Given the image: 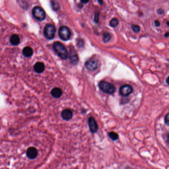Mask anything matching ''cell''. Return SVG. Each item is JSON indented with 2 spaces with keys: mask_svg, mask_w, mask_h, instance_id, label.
<instances>
[{
  "mask_svg": "<svg viewBox=\"0 0 169 169\" xmlns=\"http://www.w3.org/2000/svg\"><path fill=\"white\" fill-rule=\"evenodd\" d=\"M54 50L59 56V57L63 60L68 59L69 54L68 50L65 46L60 42H55L53 45Z\"/></svg>",
  "mask_w": 169,
  "mask_h": 169,
  "instance_id": "cell-1",
  "label": "cell"
},
{
  "mask_svg": "<svg viewBox=\"0 0 169 169\" xmlns=\"http://www.w3.org/2000/svg\"><path fill=\"white\" fill-rule=\"evenodd\" d=\"M99 87L103 92L111 94L115 92V87L111 83L106 81H101L99 83Z\"/></svg>",
  "mask_w": 169,
  "mask_h": 169,
  "instance_id": "cell-2",
  "label": "cell"
},
{
  "mask_svg": "<svg viewBox=\"0 0 169 169\" xmlns=\"http://www.w3.org/2000/svg\"><path fill=\"white\" fill-rule=\"evenodd\" d=\"M56 29L53 24H47L44 29V34L46 38L51 40L55 37Z\"/></svg>",
  "mask_w": 169,
  "mask_h": 169,
  "instance_id": "cell-3",
  "label": "cell"
},
{
  "mask_svg": "<svg viewBox=\"0 0 169 169\" xmlns=\"http://www.w3.org/2000/svg\"><path fill=\"white\" fill-rule=\"evenodd\" d=\"M59 35L62 40L63 41H68L71 37V32L67 26H62L60 27L59 30Z\"/></svg>",
  "mask_w": 169,
  "mask_h": 169,
  "instance_id": "cell-4",
  "label": "cell"
},
{
  "mask_svg": "<svg viewBox=\"0 0 169 169\" xmlns=\"http://www.w3.org/2000/svg\"><path fill=\"white\" fill-rule=\"evenodd\" d=\"M32 12L34 18L39 21H42L45 19L46 14L42 8L36 6L33 9Z\"/></svg>",
  "mask_w": 169,
  "mask_h": 169,
  "instance_id": "cell-5",
  "label": "cell"
},
{
  "mask_svg": "<svg viewBox=\"0 0 169 169\" xmlns=\"http://www.w3.org/2000/svg\"><path fill=\"white\" fill-rule=\"evenodd\" d=\"M133 92V88L130 85H124L120 88L119 92L122 96L126 97Z\"/></svg>",
  "mask_w": 169,
  "mask_h": 169,
  "instance_id": "cell-6",
  "label": "cell"
},
{
  "mask_svg": "<svg viewBox=\"0 0 169 169\" xmlns=\"http://www.w3.org/2000/svg\"><path fill=\"white\" fill-rule=\"evenodd\" d=\"M85 66L89 71H93L98 68V63L94 60H89L85 63Z\"/></svg>",
  "mask_w": 169,
  "mask_h": 169,
  "instance_id": "cell-7",
  "label": "cell"
},
{
  "mask_svg": "<svg viewBox=\"0 0 169 169\" xmlns=\"http://www.w3.org/2000/svg\"><path fill=\"white\" fill-rule=\"evenodd\" d=\"M88 125H89L90 131L92 133H95L98 130V126L97 124L96 121L93 118L90 117L89 118Z\"/></svg>",
  "mask_w": 169,
  "mask_h": 169,
  "instance_id": "cell-8",
  "label": "cell"
},
{
  "mask_svg": "<svg viewBox=\"0 0 169 169\" xmlns=\"http://www.w3.org/2000/svg\"><path fill=\"white\" fill-rule=\"evenodd\" d=\"M38 154L37 150L33 147H30L28 148L26 151V155L30 159H34L36 158Z\"/></svg>",
  "mask_w": 169,
  "mask_h": 169,
  "instance_id": "cell-9",
  "label": "cell"
},
{
  "mask_svg": "<svg viewBox=\"0 0 169 169\" xmlns=\"http://www.w3.org/2000/svg\"><path fill=\"white\" fill-rule=\"evenodd\" d=\"M61 116L63 120L66 121H69L73 117V112L70 109H65L62 112Z\"/></svg>",
  "mask_w": 169,
  "mask_h": 169,
  "instance_id": "cell-10",
  "label": "cell"
},
{
  "mask_svg": "<svg viewBox=\"0 0 169 169\" xmlns=\"http://www.w3.org/2000/svg\"><path fill=\"white\" fill-rule=\"evenodd\" d=\"M69 59L71 63L73 64H76L78 62V58L77 54L74 49H71L69 54Z\"/></svg>",
  "mask_w": 169,
  "mask_h": 169,
  "instance_id": "cell-11",
  "label": "cell"
},
{
  "mask_svg": "<svg viewBox=\"0 0 169 169\" xmlns=\"http://www.w3.org/2000/svg\"><path fill=\"white\" fill-rule=\"evenodd\" d=\"M45 69V66L42 62H37L34 66V69L35 72L38 73H43Z\"/></svg>",
  "mask_w": 169,
  "mask_h": 169,
  "instance_id": "cell-12",
  "label": "cell"
},
{
  "mask_svg": "<svg viewBox=\"0 0 169 169\" xmlns=\"http://www.w3.org/2000/svg\"><path fill=\"white\" fill-rule=\"evenodd\" d=\"M62 93H63L62 90H61V88L59 87L54 88L52 90L51 92L52 96L54 98H58L61 96L62 95Z\"/></svg>",
  "mask_w": 169,
  "mask_h": 169,
  "instance_id": "cell-13",
  "label": "cell"
},
{
  "mask_svg": "<svg viewBox=\"0 0 169 169\" xmlns=\"http://www.w3.org/2000/svg\"><path fill=\"white\" fill-rule=\"evenodd\" d=\"M10 42L13 45H18L20 42V38L17 34L13 35L10 38Z\"/></svg>",
  "mask_w": 169,
  "mask_h": 169,
  "instance_id": "cell-14",
  "label": "cell"
},
{
  "mask_svg": "<svg viewBox=\"0 0 169 169\" xmlns=\"http://www.w3.org/2000/svg\"><path fill=\"white\" fill-rule=\"evenodd\" d=\"M22 53L25 57H30L33 54V50L30 47H26L23 49Z\"/></svg>",
  "mask_w": 169,
  "mask_h": 169,
  "instance_id": "cell-15",
  "label": "cell"
},
{
  "mask_svg": "<svg viewBox=\"0 0 169 169\" xmlns=\"http://www.w3.org/2000/svg\"><path fill=\"white\" fill-rule=\"evenodd\" d=\"M111 39V35L110 33L108 32H105L103 34V40L104 42L105 43H107Z\"/></svg>",
  "mask_w": 169,
  "mask_h": 169,
  "instance_id": "cell-16",
  "label": "cell"
},
{
  "mask_svg": "<svg viewBox=\"0 0 169 169\" xmlns=\"http://www.w3.org/2000/svg\"><path fill=\"white\" fill-rule=\"evenodd\" d=\"M118 24H119V20L116 18H114L111 19V20L110 22V26L113 28L116 27Z\"/></svg>",
  "mask_w": 169,
  "mask_h": 169,
  "instance_id": "cell-17",
  "label": "cell"
},
{
  "mask_svg": "<svg viewBox=\"0 0 169 169\" xmlns=\"http://www.w3.org/2000/svg\"><path fill=\"white\" fill-rule=\"evenodd\" d=\"M109 136L110 138L114 141L118 139V135L115 132H111L109 133Z\"/></svg>",
  "mask_w": 169,
  "mask_h": 169,
  "instance_id": "cell-18",
  "label": "cell"
},
{
  "mask_svg": "<svg viewBox=\"0 0 169 169\" xmlns=\"http://www.w3.org/2000/svg\"><path fill=\"white\" fill-rule=\"evenodd\" d=\"M52 5L54 10H57L59 9L60 6H59V3L57 1V0H52Z\"/></svg>",
  "mask_w": 169,
  "mask_h": 169,
  "instance_id": "cell-19",
  "label": "cell"
},
{
  "mask_svg": "<svg viewBox=\"0 0 169 169\" xmlns=\"http://www.w3.org/2000/svg\"><path fill=\"white\" fill-rule=\"evenodd\" d=\"M131 28L132 30L135 32L136 33H138L140 31V27L138 25H135V24H132L131 25Z\"/></svg>",
  "mask_w": 169,
  "mask_h": 169,
  "instance_id": "cell-20",
  "label": "cell"
},
{
  "mask_svg": "<svg viewBox=\"0 0 169 169\" xmlns=\"http://www.w3.org/2000/svg\"><path fill=\"white\" fill-rule=\"evenodd\" d=\"M99 18H100V15H99V13H95V14L94 15V21L96 23H98L99 22Z\"/></svg>",
  "mask_w": 169,
  "mask_h": 169,
  "instance_id": "cell-21",
  "label": "cell"
},
{
  "mask_svg": "<svg viewBox=\"0 0 169 169\" xmlns=\"http://www.w3.org/2000/svg\"><path fill=\"white\" fill-rule=\"evenodd\" d=\"M169 114H167L166 115V116H165V123L167 126H169Z\"/></svg>",
  "mask_w": 169,
  "mask_h": 169,
  "instance_id": "cell-22",
  "label": "cell"
},
{
  "mask_svg": "<svg viewBox=\"0 0 169 169\" xmlns=\"http://www.w3.org/2000/svg\"><path fill=\"white\" fill-rule=\"evenodd\" d=\"M157 13L158 14H159V15H162L164 13V10H163V9H158V10H157Z\"/></svg>",
  "mask_w": 169,
  "mask_h": 169,
  "instance_id": "cell-23",
  "label": "cell"
},
{
  "mask_svg": "<svg viewBox=\"0 0 169 169\" xmlns=\"http://www.w3.org/2000/svg\"><path fill=\"white\" fill-rule=\"evenodd\" d=\"M154 24H155V25L156 26H159L160 25V22L159 21H158V20H156L154 22Z\"/></svg>",
  "mask_w": 169,
  "mask_h": 169,
  "instance_id": "cell-24",
  "label": "cell"
},
{
  "mask_svg": "<svg viewBox=\"0 0 169 169\" xmlns=\"http://www.w3.org/2000/svg\"><path fill=\"white\" fill-rule=\"evenodd\" d=\"M89 1V0H80L81 3L82 4H87V3Z\"/></svg>",
  "mask_w": 169,
  "mask_h": 169,
  "instance_id": "cell-25",
  "label": "cell"
},
{
  "mask_svg": "<svg viewBox=\"0 0 169 169\" xmlns=\"http://www.w3.org/2000/svg\"><path fill=\"white\" fill-rule=\"evenodd\" d=\"M98 2L100 5H102L103 4V0H98Z\"/></svg>",
  "mask_w": 169,
  "mask_h": 169,
  "instance_id": "cell-26",
  "label": "cell"
},
{
  "mask_svg": "<svg viewBox=\"0 0 169 169\" xmlns=\"http://www.w3.org/2000/svg\"><path fill=\"white\" fill-rule=\"evenodd\" d=\"M169 32H167L166 34H165V37H168L169 36Z\"/></svg>",
  "mask_w": 169,
  "mask_h": 169,
  "instance_id": "cell-27",
  "label": "cell"
},
{
  "mask_svg": "<svg viewBox=\"0 0 169 169\" xmlns=\"http://www.w3.org/2000/svg\"><path fill=\"white\" fill-rule=\"evenodd\" d=\"M167 25H168V26H169V23H168V21H167Z\"/></svg>",
  "mask_w": 169,
  "mask_h": 169,
  "instance_id": "cell-28",
  "label": "cell"
}]
</instances>
